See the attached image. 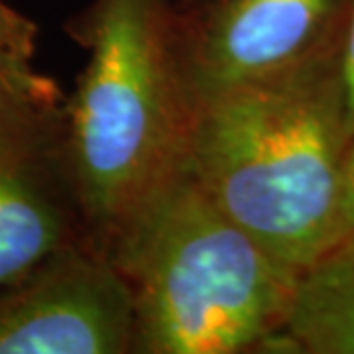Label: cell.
Instances as JSON below:
<instances>
[{
	"label": "cell",
	"mask_w": 354,
	"mask_h": 354,
	"mask_svg": "<svg viewBox=\"0 0 354 354\" xmlns=\"http://www.w3.org/2000/svg\"><path fill=\"white\" fill-rule=\"evenodd\" d=\"M134 297L91 242L55 252L0 290V354L134 353Z\"/></svg>",
	"instance_id": "5b68a950"
},
{
	"label": "cell",
	"mask_w": 354,
	"mask_h": 354,
	"mask_svg": "<svg viewBox=\"0 0 354 354\" xmlns=\"http://www.w3.org/2000/svg\"><path fill=\"white\" fill-rule=\"evenodd\" d=\"M142 354H234L278 335L299 274L230 221L185 167L109 252Z\"/></svg>",
	"instance_id": "3957f363"
},
{
	"label": "cell",
	"mask_w": 354,
	"mask_h": 354,
	"mask_svg": "<svg viewBox=\"0 0 354 354\" xmlns=\"http://www.w3.org/2000/svg\"><path fill=\"white\" fill-rule=\"evenodd\" d=\"M351 0H203L177 12L195 102L341 55Z\"/></svg>",
	"instance_id": "277c9868"
},
{
	"label": "cell",
	"mask_w": 354,
	"mask_h": 354,
	"mask_svg": "<svg viewBox=\"0 0 354 354\" xmlns=\"http://www.w3.org/2000/svg\"><path fill=\"white\" fill-rule=\"evenodd\" d=\"M341 81L344 93V116L348 140L354 134V0H351V10L346 20V30L342 38L341 50Z\"/></svg>",
	"instance_id": "30bf717a"
},
{
	"label": "cell",
	"mask_w": 354,
	"mask_h": 354,
	"mask_svg": "<svg viewBox=\"0 0 354 354\" xmlns=\"http://www.w3.org/2000/svg\"><path fill=\"white\" fill-rule=\"evenodd\" d=\"M38 28L0 0V104L16 109H55L64 93L36 69Z\"/></svg>",
	"instance_id": "ba28073f"
},
{
	"label": "cell",
	"mask_w": 354,
	"mask_h": 354,
	"mask_svg": "<svg viewBox=\"0 0 354 354\" xmlns=\"http://www.w3.org/2000/svg\"><path fill=\"white\" fill-rule=\"evenodd\" d=\"M274 341L295 353L354 354V241L337 242L299 274Z\"/></svg>",
	"instance_id": "52a82bcc"
},
{
	"label": "cell",
	"mask_w": 354,
	"mask_h": 354,
	"mask_svg": "<svg viewBox=\"0 0 354 354\" xmlns=\"http://www.w3.org/2000/svg\"><path fill=\"white\" fill-rule=\"evenodd\" d=\"M79 242L91 241L65 160L64 104H0V290Z\"/></svg>",
	"instance_id": "8992f818"
},
{
	"label": "cell",
	"mask_w": 354,
	"mask_h": 354,
	"mask_svg": "<svg viewBox=\"0 0 354 354\" xmlns=\"http://www.w3.org/2000/svg\"><path fill=\"white\" fill-rule=\"evenodd\" d=\"M87 50L64 102V146L91 244L113 250L185 164L193 99L171 0H93L69 28Z\"/></svg>",
	"instance_id": "7a4b0ae2"
},
{
	"label": "cell",
	"mask_w": 354,
	"mask_h": 354,
	"mask_svg": "<svg viewBox=\"0 0 354 354\" xmlns=\"http://www.w3.org/2000/svg\"><path fill=\"white\" fill-rule=\"evenodd\" d=\"M348 144L341 55L195 102L185 171L293 272L339 239Z\"/></svg>",
	"instance_id": "6da1fadb"
},
{
	"label": "cell",
	"mask_w": 354,
	"mask_h": 354,
	"mask_svg": "<svg viewBox=\"0 0 354 354\" xmlns=\"http://www.w3.org/2000/svg\"><path fill=\"white\" fill-rule=\"evenodd\" d=\"M354 241V134L342 156L339 179V239L337 242Z\"/></svg>",
	"instance_id": "9c48e42d"
}]
</instances>
